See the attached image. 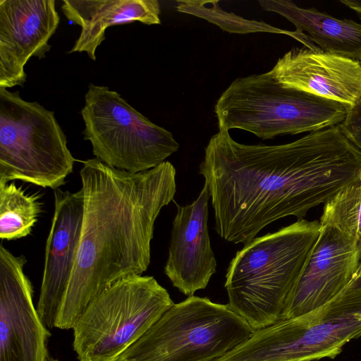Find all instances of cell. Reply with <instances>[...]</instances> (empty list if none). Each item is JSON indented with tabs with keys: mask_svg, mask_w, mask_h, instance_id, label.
<instances>
[{
	"mask_svg": "<svg viewBox=\"0 0 361 361\" xmlns=\"http://www.w3.org/2000/svg\"><path fill=\"white\" fill-rule=\"evenodd\" d=\"M175 303L152 276L130 275L106 288L75 324L79 361H116Z\"/></svg>",
	"mask_w": 361,
	"mask_h": 361,
	"instance_id": "cell-7",
	"label": "cell"
},
{
	"mask_svg": "<svg viewBox=\"0 0 361 361\" xmlns=\"http://www.w3.org/2000/svg\"><path fill=\"white\" fill-rule=\"evenodd\" d=\"M177 10L179 12L192 14L218 25L229 32L247 34L250 32H267L285 34L303 43L306 36L295 31L281 30L265 23L243 18L233 13H226L218 6V1H212V6L206 7L204 1H178Z\"/></svg>",
	"mask_w": 361,
	"mask_h": 361,
	"instance_id": "cell-20",
	"label": "cell"
},
{
	"mask_svg": "<svg viewBox=\"0 0 361 361\" xmlns=\"http://www.w3.org/2000/svg\"><path fill=\"white\" fill-rule=\"evenodd\" d=\"M259 4L264 10L286 18L295 25L297 32H307L306 35L321 50L361 59V23L339 19L314 8H301L289 0H260Z\"/></svg>",
	"mask_w": 361,
	"mask_h": 361,
	"instance_id": "cell-17",
	"label": "cell"
},
{
	"mask_svg": "<svg viewBox=\"0 0 361 361\" xmlns=\"http://www.w3.org/2000/svg\"><path fill=\"white\" fill-rule=\"evenodd\" d=\"M80 171L84 209L78 252L54 327L73 329L88 304L115 281L150 264L154 224L176 192L167 161L132 173L97 158Z\"/></svg>",
	"mask_w": 361,
	"mask_h": 361,
	"instance_id": "cell-2",
	"label": "cell"
},
{
	"mask_svg": "<svg viewBox=\"0 0 361 361\" xmlns=\"http://www.w3.org/2000/svg\"><path fill=\"white\" fill-rule=\"evenodd\" d=\"M199 173L224 240L246 245L265 226L288 216L303 219L361 177V151L340 125L293 142L245 145L219 129Z\"/></svg>",
	"mask_w": 361,
	"mask_h": 361,
	"instance_id": "cell-1",
	"label": "cell"
},
{
	"mask_svg": "<svg viewBox=\"0 0 361 361\" xmlns=\"http://www.w3.org/2000/svg\"><path fill=\"white\" fill-rule=\"evenodd\" d=\"M84 209L82 190H54V212L47 237L37 312L47 328L54 327L74 267Z\"/></svg>",
	"mask_w": 361,
	"mask_h": 361,
	"instance_id": "cell-13",
	"label": "cell"
},
{
	"mask_svg": "<svg viewBox=\"0 0 361 361\" xmlns=\"http://www.w3.org/2000/svg\"><path fill=\"white\" fill-rule=\"evenodd\" d=\"M209 198L204 185L194 202L177 205L173 221L164 273L175 288L188 296L204 289L216 269L207 226Z\"/></svg>",
	"mask_w": 361,
	"mask_h": 361,
	"instance_id": "cell-15",
	"label": "cell"
},
{
	"mask_svg": "<svg viewBox=\"0 0 361 361\" xmlns=\"http://www.w3.org/2000/svg\"><path fill=\"white\" fill-rule=\"evenodd\" d=\"M61 10L67 19L81 27L68 53L86 52L93 61L109 27L136 21L148 25L161 24L157 0H63Z\"/></svg>",
	"mask_w": 361,
	"mask_h": 361,
	"instance_id": "cell-16",
	"label": "cell"
},
{
	"mask_svg": "<svg viewBox=\"0 0 361 361\" xmlns=\"http://www.w3.org/2000/svg\"><path fill=\"white\" fill-rule=\"evenodd\" d=\"M25 256L0 245V361H48L50 332L32 302Z\"/></svg>",
	"mask_w": 361,
	"mask_h": 361,
	"instance_id": "cell-10",
	"label": "cell"
},
{
	"mask_svg": "<svg viewBox=\"0 0 361 361\" xmlns=\"http://www.w3.org/2000/svg\"><path fill=\"white\" fill-rule=\"evenodd\" d=\"M340 126L347 137L361 151V99L348 110L345 119Z\"/></svg>",
	"mask_w": 361,
	"mask_h": 361,
	"instance_id": "cell-21",
	"label": "cell"
},
{
	"mask_svg": "<svg viewBox=\"0 0 361 361\" xmlns=\"http://www.w3.org/2000/svg\"><path fill=\"white\" fill-rule=\"evenodd\" d=\"M254 331L227 305L191 295L169 309L116 361H215Z\"/></svg>",
	"mask_w": 361,
	"mask_h": 361,
	"instance_id": "cell-5",
	"label": "cell"
},
{
	"mask_svg": "<svg viewBox=\"0 0 361 361\" xmlns=\"http://www.w3.org/2000/svg\"><path fill=\"white\" fill-rule=\"evenodd\" d=\"M40 195L26 193L15 183L0 184V238L11 240L30 235L42 212Z\"/></svg>",
	"mask_w": 361,
	"mask_h": 361,
	"instance_id": "cell-18",
	"label": "cell"
},
{
	"mask_svg": "<svg viewBox=\"0 0 361 361\" xmlns=\"http://www.w3.org/2000/svg\"><path fill=\"white\" fill-rule=\"evenodd\" d=\"M361 336V262L334 298L301 316L256 330L234 350L235 361H314L334 358Z\"/></svg>",
	"mask_w": 361,
	"mask_h": 361,
	"instance_id": "cell-6",
	"label": "cell"
},
{
	"mask_svg": "<svg viewBox=\"0 0 361 361\" xmlns=\"http://www.w3.org/2000/svg\"><path fill=\"white\" fill-rule=\"evenodd\" d=\"M59 22L54 0H0V88L23 86L25 64L46 57Z\"/></svg>",
	"mask_w": 361,
	"mask_h": 361,
	"instance_id": "cell-12",
	"label": "cell"
},
{
	"mask_svg": "<svg viewBox=\"0 0 361 361\" xmlns=\"http://www.w3.org/2000/svg\"><path fill=\"white\" fill-rule=\"evenodd\" d=\"M219 129L250 132L267 140L341 124L348 109L279 82L269 71L234 80L214 105Z\"/></svg>",
	"mask_w": 361,
	"mask_h": 361,
	"instance_id": "cell-4",
	"label": "cell"
},
{
	"mask_svg": "<svg viewBox=\"0 0 361 361\" xmlns=\"http://www.w3.org/2000/svg\"><path fill=\"white\" fill-rule=\"evenodd\" d=\"M319 223L339 229L354 238L361 248V177L324 204Z\"/></svg>",
	"mask_w": 361,
	"mask_h": 361,
	"instance_id": "cell-19",
	"label": "cell"
},
{
	"mask_svg": "<svg viewBox=\"0 0 361 361\" xmlns=\"http://www.w3.org/2000/svg\"><path fill=\"white\" fill-rule=\"evenodd\" d=\"M75 161L54 111L0 88V184L19 180L55 190Z\"/></svg>",
	"mask_w": 361,
	"mask_h": 361,
	"instance_id": "cell-8",
	"label": "cell"
},
{
	"mask_svg": "<svg viewBox=\"0 0 361 361\" xmlns=\"http://www.w3.org/2000/svg\"><path fill=\"white\" fill-rule=\"evenodd\" d=\"M361 262L357 241L331 226H321L317 240L285 301L281 319L324 305L353 279Z\"/></svg>",
	"mask_w": 361,
	"mask_h": 361,
	"instance_id": "cell-11",
	"label": "cell"
},
{
	"mask_svg": "<svg viewBox=\"0 0 361 361\" xmlns=\"http://www.w3.org/2000/svg\"><path fill=\"white\" fill-rule=\"evenodd\" d=\"M340 2L354 11L361 19V0H341Z\"/></svg>",
	"mask_w": 361,
	"mask_h": 361,
	"instance_id": "cell-22",
	"label": "cell"
},
{
	"mask_svg": "<svg viewBox=\"0 0 361 361\" xmlns=\"http://www.w3.org/2000/svg\"><path fill=\"white\" fill-rule=\"evenodd\" d=\"M51 361H59V360H52Z\"/></svg>",
	"mask_w": 361,
	"mask_h": 361,
	"instance_id": "cell-23",
	"label": "cell"
},
{
	"mask_svg": "<svg viewBox=\"0 0 361 361\" xmlns=\"http://www.w3.org/2000/svg\"><path fill=\"white\" fill-rule=\"evenodd\" d=\"M84 140L106 165L132 173L153 169L179 149L168 130L152 123L120 94L90 83L80 111Z\"/></svg>",
	"mask_w": 361,
	"mask_h": 361,
	"instance_id": "cell-9",
	"label": "cell"
},
{
	"mask_svg": "<svg viewBox=\"0 0 361 361\" xmlns=\"http://www.w3.org/2000/svg\"><path fill=\"white\" fill-rule=\"evenodd\" d=\"M270 71L285 87L338 102L348 110L361 99L358 60L321 49L293 48Z\"/></svg>",
	"mask_w": 361,
	"mask_h": 361,
	"instance_id": "cell-14",
	"label": "cell"
},
{
	"mask_svg": "<svg viewBox=\"0 0 361 361\" xmlns=\"http://www.w3.org/2000/svg\"><path fill=\"white\" fill-rule=\"evenodd\" d=\"M360 63H361V59L360 60Z\"/></svg>",
	"mask_w": 361,
	"mask_h": 361,
	"instance_id": "cell-24",
	"label": "cell"
},
{
	"mask_svg": "<svg viewBox=\"0 0 361 361\" xmlns=\"http://www.w3.org/2000/svg\"><path fill=\"white\" fill-rule=\"evenodd\" d=\"M318 221L299 219L253 239L235 254L226 274L228 307L255 330L281 319L285 301L319 234Z\"/></svg>",
	"mask_w": 361,
	"mask_h": 361,
	"instance_id": "cell-3",
	"label": "cell"
}]
</instances>
